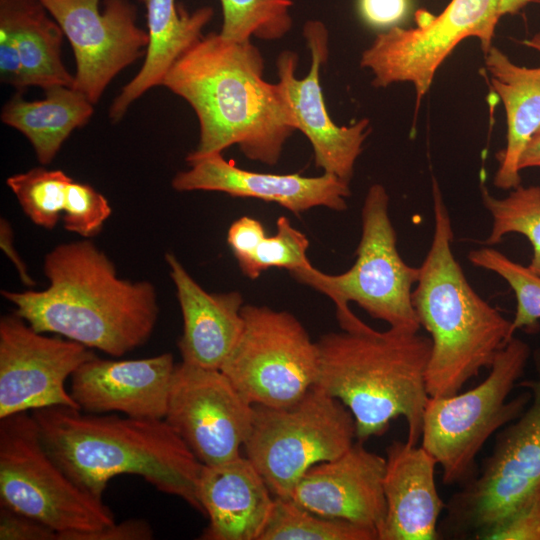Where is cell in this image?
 <instances>
[{
    "label": "cell",
    "instance_id": "cell-1",
    "mask_svg": "<svg viewBox=\"0 0 540 540\" xmlns=\"http://www.w3.org/2000/svg\"><path fill=\"white\" fill-rule=\"evenodd\" d=\"M264 58L251 41L203 35L171 67L162 86L194 110L200 128L186 161L237 145L253 161L278 163L297 123L285 92L264 79Z\"/></svg>",
    "mask_w": 540,
    "mask_h": 540
},
{
    "label": "cell",
    "instance_id": "cell-2",
    "mask_svg": "<svg viewBox=\"0 0 540 540\" xmlns=\"http://www.w3.org/2000/svg\"><path fill=\"white\" fill-rule=\"evenodd\" d=\"M49 285L42 291L2 290L32 328L121 357L145 344L156 326L157 292L146 280L118 276L90 239L55 246L44 257Z\"/></svg>",
    "mask_w": 540,
    "mask_h": 540
},
{
    "label": "cell",
    "instance_id": "cell-3",
    "mask_svg": "<svg viewBox=\"0 0 540 540\" xmlns=\"http://www.w3.org/2000/svg\"><path fill=\"white\" fill-rule=\"evenodd\" d=\"M31 414L49 455L93 497L103 499L113 477L131 474L202 513L198 485L203 464L164 419L86 413L66 406Z\"/></svg>",
    "mask_w": 540,
    "mask_h": 540
},
{
    "label": "cell",
    "instance_id": "cell-4",
    "mask_svg": "<svg viewBox=\"0 0 540 540\" xmlns=\"http://www.w3.org/2000/svg\"><path fill=\"white\" fill-rule=\"evenodd\" d=\"M316 344L314 386L348 408L358 441L384 434L394 419L402 417L406 441L418 444L430 397L426 387L430 337L393 327L380 332L366 325L324 334Z\"/></svg>",
    "mask_w": 540,
    "mask_h": 540
},
{
    "label": "cell",
    "instance_id": "cell-5",
    "mask_svg": "<svg viewBox=\"0 0 540 540\" xmlns=\"http://www.w3.org/2000/svg\"><path fill=\"white\" fill-rule=\"evenodd\" d=\"M432 196L434 233L412 301L431 339L427 392L446 397L489 369L515 332L512 321L476 293L455 259L451 219L435 179Z\"/></svg>",
    "mask_w": 540,
    "mask_h": 540
},
{
    "label": "cell",
    "instance_id": "cell-6",
    "mask_svg": "<svg viewBox=\"0 0 540 540\" xmlns=\"http://www.w3.org/2000/svg\"><path fill=\"white\" fill-rule=\"evenodd\" d=\"M388 206L385 187L373 184L364 199L361 238L356 260L349 270L329 275L309 263L290 272L300 283L334 302L342 330H356L366 325L350 310V302L390 327L411 331L421 328L412 301V288L420 269L408 265L400 256Z\"/></svg>",
    "mask_w": 540,
    "mask_h": 540
},
{
    "label": "cell",
    "instance_id": "cell-7",
    "mask_svg": "<svg viewBox=\"0 0 540 540\" xmlns=\"http://www.w3.org/2000/svg\"><path fill=\"white\" fill-rule=\"evenodd\" d=\"M530 354L528 343L513 336L477 386L451 396L429 397L423 414L421 446L441 466L444 484L469 480L486 441L519 417L530 403L528 389L508 400Z\"/></svg>",
    "mask_w": 540,
    "mask_h": 540
},
{
    "label": "cell",
    "instance_id": "cell-8",
    "mask_svg": "<svg viewBox=\"0 0 540 540\" xmlns=\"http://www.w3.org/2000/svg\"><path fill=\"white\" fill-rule=\"evenodd\" d=\"M537 378L520 385L531 401L519 417L499 430L479 472L445 504L440 536L482 537L524 505L540 487V360Z\"/></svg>",
    "mask_w": 540,
    "mask_h": 540
},
{
    "label": "cell",
    "instance_id": "cell-9",
    "mask_svg": "<svg viewBox=\"0 0 540 540\" xmlns=\"http://www.w3.org/2000/svg\"><path fill=\"white\" fill-rule=\"evenodd\" d=\"M355 438V421L348 408L313 386L287 406L254 405L243 448L272 494L289 498L309 468L342 455Z\"/></svg>",
    "mask_w": 540,
    "mask_h": 540
},
{
    "label": "cell",
    "instance_id": "cell-10",
    "mask_svg": "<svg viewBox=\"0 0 540 540\" xmlns=\"http://www.w3.org/2000/svg\"><path fill=\"white\" fill-rule=\"evenodd\" d=\"M0 420V505L58 534L96 531L115 522L103 499L81 489L49 455L32 414Z\"/></svg>",
    "mask_w": 540,
    "mask_h": 540
},
{
    "label": "cell",
    "instance_id": "cell-11",
    "mask_svg": "<svg viewBox=\"0 0 540 540\" xmlns=\"http://www.w3.org/2000/svg\"><path fill=\"white\" fill-rule=\"evenodd\" d=\"M241 312L242 333L220 370L252 405L295 403L316 383V342L288 311L247 304Z\"/></svg>",
    "mask_w": 540,
    "mask_h": 540
},
{
    "label": "cell",
    "instance_id": "cell-12",
    "mask_svg": "<svg viewBox=\"0 0 540 540\" xmlns=\"http://www.w3.org/2000/svg\"><path fill=\"white\" fill-rule=\"evenodd\" d=\"M416 18V27L394 26L378 34L363 51L360 65L371 71L375 87L411 83L418 106L436 71L461 41L475 37L488 52L501 17L499 0H451L438 15L420 10Z\"/></svg>",
    "mask_w": 540,
    "mask_h": 540
},
{
    "label": "cell",
    "instance_id": "cell-13",
    "mask_svg": "<svg viewBox=\"0 0 540 540\" xmlns=\"http://www.w3.org/2000/svg\"><path fill=\"white\" fill-rule=\"evenodd\" d=\"M253 415L254 405L220 369L175 365L164 420L203 465L240 456Z\"/></svg>",
    "mask_w": 540,
    "mask_h": 540
},
{
    "label": "cell",
    "instance_id": "cell-14",
    "mask_svg": "<svg viewBox=\"0 0 540 540\" xmlns=\"http://www.w3.org/2000/svg\"><path fill=\"white\" fill-rule=\"evenodd\" d=\"M93 349L32 328L16 312L0 320V419L38 409L66 406L79 409L66 380Z\"/></svg>",
    "mask_w": 540,
    "mask_h": 540
},
{
    "label": "cell",
    "instance_id": "cell-15",
    "mask_svg": "<svg viewBox=\"0 0 540 540\" xmlns=\"http://www.w3.org/2000/svg\"><path fill=\"white\" fill-rule=\"evenodd\" d=\"M68 38L75 58L73 88L96 104L111 81L145 56L148 34L129 0H39Z\"/></svg>",
    "mask_w": 540,
    "mask_h": 540
},
{
    "label": "cell",
    "instance_id": "cell-16",
    "mask_svg": "<svg viewBox=\"0 0 540 540\" xmlns=\"http://www.w3.org/2000/svg\"><path fill=\"white\" fill-rule=\"evenodd\" d=\"M303 36L311 54L310 70L304 78L295 75L298 55L284 50L276 59V71L301 131L312 145L315 165L349 182L357 158L371 127L367 118L349 126H338L330 117L323 96L320 71L329 55V35L323 22L308 20Z\"/></svg>",
    "mask_w": 540,
    "mask_h": 540
},
{
    "label": "cell",
    "instance_id": "cell-17",
    "mask_svg": "<svg viewBox=\"0 0 540 540\" xmlns=\"http://www.w3.org/2000/svg\"><path fill=\"white\" fill-rule=\"evenodd\" d=\"M386 460L357 441L335 459L309 468L289 498L315 514L371 527L379 533L386 514Z\"/></svg>",
    "mask_w": 540,
    "mask_h": 540
},
{
    "label": "cell",
    "instance_id": "cell-18",
    "mask_svg": "<svg viewBox=\"0 0 540 540\" xmlns=\"http://www.w3.org/2000/svg\"><path fill=\"white\" fill-rule=\"evenodd\" d=\"M188 163L190 168L178 172L172 179L171 185L176 191H216L232 197L260 199L277 203L295 215L314 207L343 211L351 195L349 182L329 173L305 177L299 173L248 171L225 160L222 153Z\"/></svg>",
    "mask_w": 540,
    "mask_h": 540
},
{
    "label": "cell",
    "instance_id": "cell-19",
    "mask_svg": "<svg viewBox=\"0 0 540 540\" xmlns=\"http://www.w3.org/2000/svg\"><path fill=\"white\" fill-rule=\"evenodd\" d=\"M175 365L171 353L131 360L95 356L71 376L70 394L86 413L164 419Z\"/></svg>",
    "mask_w": 540,
    "mask_h": 540
},
{
    "label": "cell",
    "instance_id": "cell-20",
    "mask_svg": "<svg viewBox=\"0 0 540 540\" xmlns=\"http://www.w3.org/2000/svg\"><path fill=\"white\" fill-rule=\"evenodd\" d=\"M386 514L378 540H435L445 508L435 483L436 460L422 447L393 441L386 448Z\"/></svg>",
    "mask_w": 540,
    "mask_h": 540
},
{
    "label": "cell",
    "instance_id": "cell-21",
    "mask_svg": "<svg viewBox=\"0 0 540 540\" xmlns=\"http://www.w3.org/2000/svg\"><path fill=\"white\" fill-rule=\"evenodd\" d=\"M198 495L209 523L205 540H260L275 496L246 456L203 465Z\"/></svg>",
    "mask_w": 540,
    "mask_h": 540
},
{
    "label": "cell",
    "instance_id": "cell-22",
    "mask_svg": "<svg viewBox=\"0 0 540 540\" xmlns=\"http://www.w3.org/2000/svg\"><path fill=\"white\" fill-rule=\"evenodd\" d=\"M165 260L183 317V333L178 342L182 361L220 369L244 327L242 295L237 291L209 293L173 253H166Z\"/></svg>",
    "mask_w": 540,
    "mask_h": 540
},
{
    "label": "cell",
    "instance_id": "cell-23",
    "mask_svg": "<svg viewBox=\"0 0 540 540\" xmlns=\"http://www.w3.org/2000/svg\"><path fill=\"white\" fill-rule=\"evenodd\" d=\"M146 7L148 44L142 67L113 100L109 118L120 121L145 92L162 82L174 63L203 36L214 10L204 6L188 12L175 0H141Z\"/></svg>",
    "mask_w": 540,
    "mask_h": 540
},
{
    "label": "cell",
    "instance_id": "cell-24",
    "mask_svg": "<svg viewBox=\"0 0 540 540\" xmlns=\"http://www.w3.org/2000/svg\"><path fill=\"white\" fill-rule=\"evenodd\" d=\"M485 64L507 120V142L497 155L499 166L493 183L497 188L512 190L521 185L520 158L540 128V67L516 65L494 46L485 53Z\"/></svg>",
    "mask_w": 540,
    "mask_h": 540
},
{
    "label": "cell",
    "instance_id": "cell-25",
    "mask_svg": "<svg viewBox=\"0 0 540 540\" xmlns=\"http://www.w3.org/2000/svg\"><path fill=\"white\" fill-rule=\"evenodd\" d=\"M0 34L15 42L30 86L73 87L61 56L64 32L39 0H0Z\"/></svg>",
    "mask_w": 540,
    "mask_h": 540
},
{
    "label": "cell",
    "instance_id": "cell-26",
    "mask_svg": "<svg viewBox=\"0 0 540 540\" xmlns=\"http://www.w3.org/2000/svg\"><path fill=\"white\" fill-rule=\"evenodd\" d=\"M45 97L29 101L17 92L1 111L4 124L21 132L31 143L37 160L49 164L70 134L91 119L93 103L73 87L44 90Z\"/></svg>",
    "mask_w": 540,
    "mask_h": 540
},
{
    "label": "cell",
    "instance_id": "cell-27",
    "mask_svg": "<svg viewBox=\"0 0 540 540\" xmlns=\"http://www.w3.org/2000/svg\"><path fill=\"white\" fill-rule=\"evenodd\" d=\"M276 229L274 235L266 236L263 224L249 216H242L230 225L227 243L247 278L255 280L272 267L291 272L310 263L307 236L293 227L286 216L277 219Z\"/></svg>",
    "mask_w": 540,
    "mask_h": 540
},
{
    "label": "cell",
    "instance_id": "cell-28",
    "mask_svg": "<svg viewBox=\"0 0 540 540\" xmlns=\"http://www.w3.org/2000/svg\"><path fill=\"white\" fill-rule=\"evenodd\" d=\"M260 540H378L375 529L315 514L290 498L275 497Z\"/></svg>",
    "mask_w": 540,
    "mask_h": 540
},
{
    "label": "cell",
    "instance_id": "cell-29",
    "mask_svg": "<svg viewBox=\"0 0 540 540\" xmlns=\"http://www.w3.org/2000/svg\"><path fill=\"white\" fill-rule=\"evenodd\" d=\"M482 201L492 217L487 246L499 243L509 233L525 236L533 249L528 267L540 276V186L519 185L504 198L494 197L483 187Z\"/></svg>",
    "mask_w": 540,
    "mask_h": 540
},
{
    "label": "cell",
    "instance_id": "cell-30",
    "mask_svg": "<svg viewBox=\"0 0 540 540\" xmlns=\"http://www.w3.org/2000/svg\"><path fill=\"white\" fill-rule=\"evenodd\" d=\"M223 22L219 34L234 42L283 38L292 28V0H220Z\"/></svg>",
    "mask_w": 540,
    "mask_h": 540
},
{
    "label": "cell",
    "instance_id": "cell-31",
    "mask_svg": "<svg viewBox=\"0 0 540 540\" xmlns=\"http://www.w3.org/2000/svg\"><path fill=\"white\" fill-rule=\"evenodd\" d=\"M72 181L62 170L36 167L11 175L6 184L25 215L37 226L52 230L64 211Z\"/></svg>",
    "mask_w": 540,
    "mask_h": 540
},
{
    "label": "cell",
    "instance_id": "cell-32",
    "mask_svg": "<svg viewBox=\"0 0 540 540\" xmlns=\"http://www.w3.org/2000/svg\"><path fill=\"white\" fill-rule=\"evenodd\" d=\"M468 259L474 266L496 273L513 290L516 298L513 331H535L540 320V276L490 246L470 251Z\"/></svg>",
    "mask_w": 540,
    "mask_h": 540
},
{
    "label": "cell",
    "instance_id": "cell-33",
    "mask_svg": "<svg viewBox=\"0 0 540 540\" xmlns=\"http://www.w3.org/2000/svg\"><path fill=\"white\" fill-rule=\"evenodd\" d=\"M112 209L106 197L86 183L72 181L63 211L65 230L90 239L103 228Z\"/></svg>",
    "mask_w": 540,
    "mask_h": 540
},
{
    "label": "cell",
    "instance_id": "cell-34",
    "mask_svg": "<svg viewBox=\"0 0 540 540\" xmlns=\"http://www.w3.org/2000/svg\"><path fill=\"white\" fill-rule=\"evenodd\" d=\"M484 540H540V487L518 510L488 531Z\"/></svg>",
    "mask_w": 540,
    "mask_h": 540
},
{
    "label": "cell",
    "instance_id": "cell-35",
    "mask_svg": "<svg viewBox=\"0 0 540 540\" xmlns=\"http://www.w3.org/2000/svg\"><path fill=\"white\" fill-rule=\"evenodd\" d=\"M57 535L43 522L0 505V540H57Z\"/></svg>",
    "mask_w": 540,
    "mask_h": 540
},
{
    "label": "cell",
    "instance_id": "cell-36",
    "mask_svg": "<svg viewBox=\"0 0 540 540\" xmlns=\"http://www.w3.org/2000/svg\"><path fill=\"white\" fill-rule=\"evenodd\" d=\"M153 530L142 519L116 521L100 530L90 532H65L58 534L57 540H150Z\"/></svg>",
    "mask_w": 540,
    "mask_h": 540
},
{
    "label": "cell",
    "instance_id": "cell-37",
    "mask_svg": "<svg viewBox=\"0 0 540 540\" xmlns=\"http://www.w3.org/2000/svg\"><path fill=\"white\" fill-rule=\"evenodd\" d=\"M410 0H358V11L363 21L376 28L394 27L404 19Z\"/></svg>",
    "mask_w": 540,
    "mask_h": 540
},
{
    "label": "cell",
    "instance_id": "cell-38",
    "mask_svg": "<svg viewBox=\"0 0 540 540\" xmlns=\"http://www.w3.org/2000/svg\"><path fill=\"white\" fill-rule=\"evenodd\" d=\"M0 244L6 255L14 263L22 283L26 286L33 287L36 283L29 275L27 268L13 245V230L6 219H1L0 223Z\"/></svg>",
    "mask_w": 540,
    "mask_h": 540
},
{
    "label": "cell",
    "instance_id": "cell-39",
    "mask_svg": "<svg viewBox=\"0 0 540 540\" xmlns=\"http://www.w3.org/2000/svg\"><path fill=\"white\" fill-rule=\"evenodd\" d=\"M520 170L540 168V128L526 145L519 162Z\"/></svg>",
    "mask_w": 540,
    "mask_h": 540
},
{
    "label": "cell",
    "instance_id": "cell-40",
    "mask_svg": "<svg viewBox=\"0 0 540 540\" xmlns=\"http://www.w3.org/2000/svg\"><path fill=\"white\" fill-rule=\"evenodd\" d=\"M531 0H499L500 17L515 14L524 8Z\"/></svg>",
    "mask_w": 540,
    "mask_h": 540
},
{
    "label": "cell",
    "instance_id": "cell-41",
    "mask_svg": "<svg viewBox=\"0 0 540 540\" xmlns=\"http://www.w3.org/2000/svg\"><path fill=\"white\" fill-rule=\"evenodd\" d=\"M521 43L537 51L540 55V33L533 35L530 39L523 40Z\"/></svg>",
    "mask_w": 540,
    "mask_h": 540
}]
</instances>
